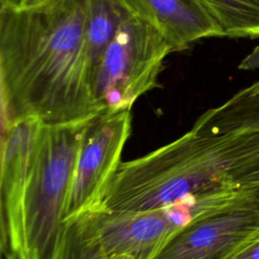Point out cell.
I'll use <instances>...</instances> for the list:
<instances>
[{
  "instance_id": "cell-1",
  "label": "cell",
  "mask_w": 259,
  "mask_h": 259,
  "mask_svg": "<svg viewBox=\"0 0 259 259\" xmlns=\"http://www.w3.org/2000/svg\"><path fill=\"white\" fill-rule=\"evenodd\" d=\"M88 3L0 6L1 128L22 118L56 125L104 112L93 97L87 64Z\"/></svg>"
},
{
  "instance_id": "cell-2",
  "label": "cell",
  "mask_w": 259,
  "mask_h": 259,
  "mask_svg": "<svg viewBox=\"0 0 259 259\" xmlns=\"http://www.w3.org/2000/svg\"><path fill=\"white\" fill-rule=\"evenodd\" d=\"M258 163L259 132L213 135L190 128L145 156L121 162L101 208L143 211L233 191Z\"/></svg>"
},
{
  "instance_id": "cell-3",
  "label": "cell",
  "mask_w": 259,
  "mask_h": 259,
  "mask_svg": "<svg viewBox=\"0 0 259 259\" xmlns=\"http://www.w3.org/2000/svg\"><path fill=\"white\" fill-rule=\"evenodd\" d=\"M44 124L23 205L24 259H61L65 213L77 156L92 120Z\"/></svg>"
},
{
  "instance_id": "cell-4",
  "label": "cell",
  "mask_w": 259,
  "mask_h": 259,
  "mask_svg": "<svg viewBox=\"0 0 259 259\" xmlns=\"http://www.w3.org/2000/svg\"><path fill=\"white\" fill-rule=\"evenodd\" d=\"M172 47L153 25L130 14L119 25L92 77V94L104 111L131 110L158 77Z\"/></svg>"
},
{
  "instance_id": "cell-5",
  "label": "cell",
  "mask_w": 259,
  "mask_h": 259,
  "mask_svg": "<svg viewBox=\"0 0 259 259\" xmlns=\"http://www.w3.org/2000/svg\"><path fill=\"white\" fill-rule=\"evenodd\" d=\"M181 228L155 259H231L259 241V187Z\"/></svg>"
},
{
  "instance_id": "cell-6",
  "label": "cell",
  "mask_w": 259,
  "mask_h": 259,
  "mask_svg": "<svg viewBox=\"0 0 259 259\" xmlns=\"http://www.w3.org/2000/svg\"><path fill=\"white\" fill-rule=\"evenodd\" d=\"M131 131V110L104 111L90 121L77 156L66 223L102 207Z\"/></svg>"
},
{
  "instance_id": "cell-7",
  "label": "cell",
  "mask_w": 259,
  "mask_h": 259,
  "mask_svg": "<svg viewBox=\"0 0 259 259\" xmlns=\"http://www.w3.org/2000/svg\"><path fill=\"white\" fill-rule=\"evenodd\" d=\"M205 211L195 200L143 211H93L103 259H155L168 241Z\"/></svg>"
},
{
  "instance_id": "cell-8",
  "label": "cell",
  "mask_w": 259,
  "mask_h": 259,
  "mask_svg": "<svg viewBox=\"0 0 259 259\" xmlns=\"http://www.w3.org/2000/svg\"><path fill=\"white\" fill-rule=\"evenodd\" d=\"M42 126L44 123L36 118H22L2 128L1 251L6 259H24V197Z\"/></svg>"
},
{
  "instance_id": "cell-9",
  "label": "cell",
  "mask_w": 259,
  "mask_h": 259,
  "mask_svg": "<svg viewBox=\"0 0 259 259\" xmlns=\"http://www.w3.org/2000/svg\"><path fill=\"white\" fill-rule=\"evenodd\" d=\"M130 11L158 29L173 52L222 30L200 0H122Z\"/></svg>"
},
{
  "instance_id": "cell-10",
  "label": "cell",
  "mask_w": 259,
  "mask_h": 259,
  "mask_svg": "<svg viewBox=\"0 0 259 259\" xmlns=\"http://www.w3.org/2000/svg\"><path fill=\"white\" fill-rule=\"evenodd\" d=\"M203 134L259 132V92L241 89L219 106L203 112L191 127Z\"/></svg>"
},
{
  "instance_id": "cell-11",
  "label": "cell",
  "mask_w": 259,
  "mask_h": 259,
  "mask_svg": "<svg viewBox=\"0 0 259 259\" xmlns=\"http://www.w3.org/2000/svg\"><path fill=\"white\" fill-rule=\"evenodd\" d=\"M132 12L122 0H89L85 46L90 83L116 30Z\"/></svg>"
},
{
  "instance_id": "cell-12",
  "label": "cell",
  "mask_w": 259,
  "mask_h": 259,
  "mask_svg": "<svg viewBox=\"0 0 259 259\" xmlns=\"http://www.w3.org/2000/svg\"><path fill=\"white\" fill-rule=\"evenodd\" d=\"M222 30V36L259 37V0H200Z\"/></svg>"
},
{
  "instance_id": "cell-13",
  "label": "cell",
  "mask_w": 259,
  "mask_h": 259,
  "mask_svg": "<svg viewBox=\"0 0 259 259\" xmlns=\"http://www.w3.org/2000/svg\"><path fill=\"white\" fill-rule=\"evenodd\" d=\"M61 259H103L96 240L93 212L69 223Z\"/></svg>"
},
{
  "instance_id": "cell-14",
  "label": "cell",
  "mask_w": 259,
  "mask_h": 259,
  "mask_svg": "<svg viewBox=\"0 0 259 259\" xmlns=\"http://www.w3.org/2000/svg\"><path fill=\"white\" fill-rule=\"evenodd\" d=\"M240 70H256L259 69V46L255 47L253 51L248 54L239 64ZM254 91L259 92V81L250 85Z\"/></svg>"
},
{
  "instance_id": "cell-15",
  "label": "cell",
  "mask_w": 259,
  "mask_h": 259,
  "mask_svg": "<svg viewBox=\"0 0 259 259\" xmlns=\"http://www.w3.org/2000/svg\"><path fill=\"white\" fill-rule=\"evenodd\" d=\"M231 259H259V241L244 249Z\"/></svg>"
},
{
  "instance_id": "cell-16",
  "label": "cell",
  "mask_w": 259,
  "mask_h": 259,
  "mask_svg": "<svg viewBox=\"0 0 259 259\" xmlns=\"http://www.w3.org/2000/svg\"><path fill=\"white\" fill-rule=\"evenodd\" d=\"M248 186L259 187V172L250 174L238 182V187H248Z\"/></svg>"
},
{
  "instance_id": "cell-17",
  "label": "cell",
  "mask_w": 259,
  "mask_h": 259,
  "mask_svg": "<svg viewBox=\"0 0 259 259\" xmlns=\"http://www.w3.org/2000/svg\"><path fill=\"white\" fill-rule=\"evenodd\" d=\"M47 0H21V3L19 6H31V5H36L40 4L42 2H46Z\"/></svg>"
},
{
  "instance_id": "cell-18",
  "label": "cell",
  "mask_w": 259,
  "mask_h": 259,
  "mask_svg": "<svg viewBox=\"0 0 259 259\" xmlns=\"http://www.w3.org/2000/svg\"><path fill=\"white\" fill-rule=\"evenodd\" d=\"M21 0H1V5H11V6H19Z\"/></svg>"
},
{
  "instance_id": "cell-19",
  "label": "cell",
  "mask_w": 259,
  "mask_h": 259,
  "mask_svg": "<svg viewBox=\"0 0 259 259\" xmlns=\"http://www.w3.org/2000/svg\"><path fill=\"white\" fill-rule=\"evenodd\" d=\"M2 259H4V258H2Z\"/></svg>"
}]
</instances>
